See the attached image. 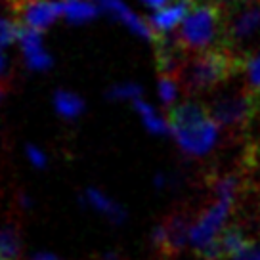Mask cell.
<instances>
[{
  "instance_id": "17",
  "label": "cell",
  "mask_w": 260,
  "mask_h": 260,
  "mask_svg": "<svg viewBox=\"0 0 260 260\" xmlns=\"http://www.w3.org/2000/svg\"><path fill=\"white\" fill-rule=\"evenodd\" d=\"M54 107L63 119H77L84 111V102L73 92L57 90L54 96Z\"/></svg>"
},
{
  "instance_id": "19",
  "label": "cell",
  "mask_w": 260,
  "mask_h": 260,
  "mask_svg": "<svg viewBox=\"0 0 260 260\" xmlns=\"http://www.w3.org/2000/svg\"><path fill=\"white\" fill-rule=\"evenodd\" d=\"M142 94V88L134 82H124V84H117L113 88L107 90V96L111 100H138Z\"/></svg>"
},
{
  "instance_id": "12",
  "label": "cell",
  "mask_w": 260,
  "mask_h": 260,
  "mask_svg": "<svg viewBox=\"0 0 260 260\" xmlns=\"http://www.w3.org/2000/svg\"><path fill=\"white\" fill-rule=\"evenodd\" d=\"M191 2H193V0H180L174 6L161 8L157 14H153V16L149 17L151 29L159 32H169V31H172L174 27H178L180 23H184Z\"/></svg>"
},
{
  "instance_id": "8",
  "label": "cell",
  "mask_w": 260,
  "mask_h": 260,
  "mask_svg": "<svg viewBox=\"0 0 260 260\" xmlns=\"http://www.w3.org/2000/svg\"><path fill=\"white\" fill-rule=\"evenodd\" d=\"M19 12L27 27L44 31L63 14V8H61V2H56V0H25L19 6Z\"/></svg>"
},
{
  "instance_id": "16",
  "label": "cell",
  "mask_w": 260,
  "mask_h": 260,
  "mask_svg": "<svg viewBox=\"0 0 260 260\" xmlns=\"http://www.w3.org/2000/svg\"><path fill=\"white\" fill-rule=\"evenodd\" d=\"M61 8L71 23H84L98 16V8L86 0H61Z\"/></svg>"
},
{
  "instance_id": "20",
  "label": "cell",
  "mask_w": 260,
  "mask_h": 260,
  "mask_svg": "<svg viewBox=\"0 0 260 260\" xmlns=\"http://www.w3.org/2000/svg\"><path fill=\"white\" fill-rule=\"evenodd\" d=\"M243 69H245V73H247V79H249L251 90L260 92V52H256L254 56L245 59Z\"/></svg>"
},
{
  "instance_id": "5",
  "label": "cell",
  "mask_w": 260,
  "mask_h": 260,
  "mask_svg": "<svg viewBox=\"0 0 260 260\" xmlns=\"http://www.w3.org/2000/svg\"><path fill=\"white\" fill-rule=\"evenodd\" d=\"M232 199H222L218 197V201L209 207L207 211L201 214V218L195 222L189 232V243L193 245L195 251L203 249L205 245H209L211 241H214L216 237L222 234L224 224H226L230 211H232Z\"/></svg>"
},
{
  "instance_id": "1",
  "label": "cell",
  "mask_w": 260,
  "mask_h": 260,
  "mask_svg": "<svg viewBox=\"0 0 260 260\" xmlns=\"http://www.w3.org/2000/svg\"><path fill=\"white\" fill-rule=\"evenodd\" d=\"M243 67V56H237L230 46L220 44L195 56L184 67V84L189 92H205L237 75Z\"/></svg>"
},
{
  "instance_id": "21",
  "label": "cell",
  "mask_w": 260,
  "mask_h": 260,
  "mask_svg": "<svg viewBox=\"0 0 260 260\" xmlns=\"http://www.w3.org/2000/svg\"><path fill=\"white\" fill-rule=\"evenodd\" d=\"M159 96H161L162 104L165 106H171L172 102L178 96V86L172 77H167V75H161V81H159Z\"/></svg>"
},
{
  "instance_id": "11",
  "label": "cell",
  "mask_w": 260,
  "mask_h": 260,
  "mask_svg": "<svg viewBox=\"0 0 260 260\" xmlns=\"http://www.w3.org/2000/svg\"><path fill=\"white\" fill-rule=\"evenodd\" d=\"M209 119H211L209 111L201 104H197V102L180 104L176 107H171V111H169V124H171L172 132L174 130H186L201 126Z\"/></svg>"
},
{
  "instance_id": "27",
  "label": "cell",
  "mask_w": 260,
  "mask_h": 260,
  "mask_svg": "<svg viewBox=\"0 0 260 260\" xmlns=\"http://www.w3.org/2000/svg\"><path fill=\"white\" fill-rule=\"evenodd\" d=\"M4 67H6V59H4L2 52H0V77H2V73H4Z\"/></svg>"
},
{
  "instance_id": "6",
  "label": "cell",
  "mask_w": 260,
  "mask_h": 260,
  "mask_svg": "<svg viewBox=\"0 0 260 260\" xmlns=\"http://www.w3.org/2000/svg\"><path fill=\"white\" fill-rule=\"evenodd\" d=\"M189 232L191 224L187 220L186 212H174L162 224L153 228L151 232V241L157 249H161L165 254H178L186 243L189 241Z\"/></svg>"
},
{
  "instance_id": "13",
  "label": "cell",
  "mask_w": 260,
  "mask_h": 260,
  "mask_svg": "<svg viewBox=\"0 0 260 260\" xmlns=\"http://www.w3.org/2000/svg\"><path fill=\"white\" fill-rule=\"evenodd\" d=\"M84 201L94 209V211L102 212L104 216H107L109 220H113L115 224H121L126 218V212L119 203H115L111 197H107L104 191H100L96 187H90L84 193Z\"/></svg>"
},
{
  "instance_id": "4",
  "label": "cell",
  "mask_w": 260,
  "mask_h": 260,
  "mask_svg": "<svg viewBox=\"0 0 260 260\" xmlns=\"http://www.w3.org/2000/svg\"><path fill=\"white\" fill-rule=\"evenodd\" d=\"M260 29V4L254 0H234L224 14V46H236L251 39Z\"/></svg>"
},
{
  "instance_id": "28",
  "label": "cell",
  "mask_w": 260,
  "mask_h": 260,
  "mask_svg": "<svg viewBox=\"0 0 260 260\" xmlns=\"http://www.w3.org/2000/svg\"><path fill=\"white\" fill-rule=\"evenodd\" d=\"M0 260H10V258H0Z\"/></svg>"
},
{
  "instance_id": "7",
  "label": "cell",
  "mask_w": 260,
  "mask_h": 260,
  "mask_svg": "<svg viewBox=\"0 0 260 260\" xmlns=\"http://www.w3.org/2000/svg\"><path fill=\"white\" fill-rule=\"evenodd\" d=\"M172 136L176 138L178 146L182 147L184 153L189 155H205L207 151H211L212 146L216 144L218 138V124L214 119H209L203 122L201 126L195 128H186V130H174Z\"/></svg>"
},
{
  "instance_id": "22",
  "label": "cell",
  "mask_w": 260,
  "mask_h": 260,
  "mask_svg": "<svg viewBox=\"0 0 260 260\" xmlns=\"http://www.w3.org/2000/svg\"><path fill=\"white\" fill-rule=\"evenodd\" d=\"M17 29H19L17 23L0 17V50L8 46L10 42H14V39H17Z\"/></svg>"
},
{
  "instance_id": "24",
  "label": "cell",
  "mask_w": 260,
  "mask_h": 260,
  "mask_svg": "<svg viewBox=\"0 0 260 260\" xmlns=\"http://www.w3.org/2000/svg\"><path fill=\"white\" fill-rule=\"evenodd\" d=\"M27 159L31 162L32 167H37V169H44L46 167V155L42 149H39L37 146H27Z\"/></svg>"
},
{
  "instance_id": "9",
  "label": "cell",
  "mask_w": 260,
  "mask_h": 260,
  "mask_svg": "<svg viewBox=\"0 0 260 260\" xmlns=\"http://www.w3.org/2000/svg\"><path fill=\"white\" fill-rule=\"evenodd\" d=\"M17 41L21 44V50H23L25 61H27V67L32 69V71H44L52 65V57L50 54L44 50L42 46V37L41 31L37 29H31V27H21L17 29Z\"/></svg>"
},
{
  "instance_id": "2",
  "label": "cell",
  "mask_w": 260,
  "mask_h": 260,
  "mask_svg": "<svg viewBox=\"0 0 260 260\" xmlns=\"http://www.w3.org/2000/svg\"><path fill=\"white\" fill-rule=\"evenodd\" d=\"M178 42L184 50H209L211 44H224V12L214 2L197 4L180 27Z\"/></svg>"
},
{
  "instance_id": "10",
  "label": "cell",
  "mask_w": 260,
  "mask_h": 260,
  "mask_svg": "<svg viewBox=\"0 0 260 260\" xmlns=\"http://www.w3.org/2000/svg\"><path fill=\"white\" fill-rule=\"evenodd\" d=\"M94 2L100 4L107 14H111V16L117 17L119 21H122L132 32L140 35L142 39L151 41V42L157 41V35H155V31L151 29V25H147L146 21H142V19L130 10L122 0H94Z\"/></svg>"
},
{
  "instance_id": "14",
  "label": "cell",
  "mask_w": 260,
  "mask_h": 260,
  "mask_svg": "<svg viewBox=\"0 0 260 260\" xmlns=\"http://www.w3.org/2000/svg\"><path fill=\"white\" fill-rule=\"evenodd\" d=\"M134 107H136V111L140 113V119L144 122V126H146L151 134H157V136H167V134H171V124L161 119L157 111H155L153 107L146 104L144 100H134Z\"/></svg>"
},
{
  "instance_id": "18",
  "label": "cell",
  "mask_w": 260,
  "mask_h": 260,
  "mask_svg": "<svg viewBox=\"0 0 260 260\" xmlns=\"http://www.w3.org/2000/svg\"><path fill=\"white\" fill-rule=\"evenodd\" d=\"M19 252V236L14 228H0V258L14 260Z\"/></svg>"
},
{
  "instance_id": "15",
  "label": "cell",
  "mask_w": 260,
  "mask_h": 260,
  "mask_svg": "<svg viewBox=\"0 0 260 260\" xmlns=\"http://www.w3.org/2000/svg\"><path fill=\"white\" fill-rule=\"evenodd\" d=\"M218 239H220V247H222L224 256H234L236 252H239L245 245L251 241V239L247 237L245 228L239 226V224H232V226L224 228L222 234L218 236Z\"/></svg>"
},
{
  "instance_id": "25",
  "label": "cell",
  "mask_w": 260,
  "mask_h": 260,
  "mask_svg": "<svg viewBox=\"0 0 260 260\" xmlns=\"http://www.w3.org/2000/svg\"><path fill=\"white\" fill-rule=\"evenodd\" d=\"M31 260H59L56 254H52V252H37V254H32Z\"/></svg>"
},
{
  "instance_id": "26",
  "label": "cell",
  "mask_w": 260,
  "mask_h": 260,
  "mask_svg": "<svg viewBox=\"0 0 260 260\" xmlns=\"http://www.w3.org/2000/svg\"><path fill=\"white\" fill-rule=\"evenodd\" d=\"M144 2H146V4H149L151 8H162V6H165L169 0H144Z\"/></svg>"
},
{
  "instance_id": "23",
  "label": "cell",
  "mask_w": 260,
  "mask_h": 260,
  "mask_svg": "<svg viewBox=\"0 0 260 260\" xmlns=\"http://www.w3.org/2000/svg\"><path fill=\"white\" fill-rule=\"evenodd\" d=\"M230 260H260V239H251L241 251L230 256Z\"/></svg>"
},
{
  "instance_id": "3",
  "label": "cell",
  "mask_w": 260,
  "mask_h": 260,
  "mask_svg": "<svg viewBox=\"0 0 260 260\" xmlns=\"http://www.w3.org/2000/svg\"><path fill=\"white\" fill-rule=\"evenodd\" d=\"M260 115V92L243 90L222 94L211 104V117L218 126L247 130Z\"/></svg>"
}]
</instances>
